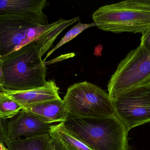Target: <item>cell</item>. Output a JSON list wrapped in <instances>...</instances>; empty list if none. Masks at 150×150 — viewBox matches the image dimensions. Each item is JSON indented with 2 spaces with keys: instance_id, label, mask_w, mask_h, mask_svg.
Returning a JSON list of instances; mask_svg holds the SVG:
<instances>
[{
  "instance_id": "5b68a950",
  "label": "cell",
  "mask_w": 150,
  "mask_h": 150,
  "mask_svg": "<svg viewBox=\"0 0 150 150\" xmlns=\"http://www.w3.org/2000/svg\"><path fill=\"white\" fill-rule=\"evenodd\" d=\"M150 82V51L140 45L118 64L108 85L111 99L126 91Z\"/></svg>"
},
{
  "instance_id": "9a60e30c",
  "label": "cell",
  "mask_w": 150,
  "mask_h": 150,
  "mask_svg": "<svg viewBox=\"0 0 150 150\" xmlns=\"http://www.w3.org/2000/svg\"><path fill=\"white\" fill-rule=\"evenodd\" d=\"M96 26V23L94 22L91 23H79L74 26V27H72L68 32L67 33L65 36L63 37L61 40L59 42L58 44L54 47V48L51 49L47 53L46 57L44 59V61L45 62V60L48 58L53 53H54L56 50L58 49L59 48L62 46L63 45H65L66 43H68L69 41H71L72 40L74 39V38L79 35V34L83 31L85 30L90 27L93 26Z\"/></svg>"
},
{
  "instance_id": "4fadbf2b",
  "label": "cell",
  "mask_w": 150,
  "mask_h": 150,
  "mask_svg": "<svg viewBox=\"0 0 150 150\" xmlns=\"http://www.w3.org/2000/svg\"><path fill=\"white\" fill-rule=\"evenodd\" d=\"M50 135L62 142L68 150H91L67 132L60 124L53 125Z\"/></svg>"
},
{
  "instance_id": "e0dca14e",
  "label": "cell",
  "mask_w": 150,
  "mask_h": 150,
  "mask_svg": "<svg viewBox=\"0 0 150 150\" xmlns=\"http://www.w3.org/2000/svg\"><path fill=\"white\" fill-rule=\"evenodd\" d=\"M45 150H68L62 142L57 138L50 136V137L47 143Z\"/></svg>"
},
{
  "instance_id": "277c9868",
  "label": "cell",
  "mask_w": 150,
  "mask_h": 150,
  "mask_svg": "<svg viewBox=\"0 0 150 150\" xmlns=\"http://www.w3.org/2000/svg\"><path fill=\"white\" fill-rule=\"evenodd\" d=\"M69 114L84 117H108L115 115L109 94L96 85L84 81L68 88L63 100Z\"/></svg>"
},
{
  "instance_id": "ffe728a7",
  "label": "cell",
  "mask_w": 150,
  "mask_h": 150,
  "mask_svg": "<svg viewBox=\"0 0 150 150\" xmlns=\"http://www.w3.org/2000/svg\"><path fill=\"white\" fill-rule=\"evenodd\" d=\"M3 61L2 59L0 58V87L3 88L4 85V77L3 70Z\"/></svg>"
},
{
  "instance_id": "30bf717a",
  "label": "cell",
  "mask_w": 150,
  "mask_h": 150,
  "mask_svg": "<svg viewBox=\"0 0 150 150\" xmlns=\"http://www.w3.org/2000/svg\"><path fill=\"white\" fill-rule=\"evenodd\" d=\"M0 90L5 96L18 104L22 110L45 101L60 98L59 88L52 80L47 81L46 84L42 87L29 90L14 91L1 87Z\"/></svg>"
},
{
  "instance_id": "7a4b0ae2",
  "label": "cell",
  "mask_w": 150,
  "mask_h": 150,
  "mask_svg": "<svg viewBox=\"0 0 150 150\" xmlns=\"http://www.w3.org/2000/svg\"><path fill=\"white\" fill-rule=\"evenodd\" d=\"M67 132L91 150H129L125 125L115 115L84 117L69 114L60 123Z\"/></svg>"
},
{
  "instance_id": "44dd1931",
  "label": "cell",
  "mask_w": 150,
  "mask_h": 150,
  "mask_svg": "<svg viewBox=\"0 0 150 150\" xmlns=\"http://www.w3.org/2000/svg\"><path fill=\"white\" fill-rule=\"evenodd\" d=\"M5 149H6V147L4 146L3 143L0 142V150H4Z\"/></svg>"
},
{
  "instance_id": "52a82bcc",
  "label": "cell",
  "mask_w": 150,
  "mask_h": 150,
  "mask_svg": "<svg viewBox=\"0 0 150 150\" xmlns=\"http://www.w3.org/2000/svg\"><path fill=\"white\" fill-rule=\"evenodd\" d=\"M112 100L115 115L129 131L150 122V82L129 89Z\"/></svg>"
},
{
  "instance_id": "3957f363",
  "label": "cell",
  "mask_w": 150,
  "mask_h": 150,
  "mask_svg": "<svg viewBox=\"0 0 150 150\" xmlns=\"http://www.w3.org/2000/svg\"><path fill=\"white\" fill-rule=\"evenodd\" d=\"M47 52L41 44L33 42L1 58L4 81L3 88L23 91L45 85L47 68L42 57Z\"/></svg>"
},
{
  "instance_id": "7c38bea8",
  "label": "cell",
  "mask_w": 150,
  "mask_h": 150,
  "mask_svg": "<svg viewBox=\"0 0 150 150\" xmlns=\"http://www.w3.org/2000/svg\"><path fill=\"white\" fill-rule=\"evenodd\" d=\"M50 134L30 138L10 139L6 143L9 150H45Z\"/></svg>"
},
{
  "instance_id": "6da1fadb",
  "label": "cell",
  "mask_w": 150,
  "mask_h": 150,
  "mask_svg": "<svg viewBox=\"0 0 150 150\" xmlns=\"http://www.w3.org/2000/svg\"><path fill=\"white\" fill-rule=\"evenodd\" d=\"M79 20V17L69 20L61 18L40 26L24 18L0 15V58L33 42L41 44L48 51L65 29Z\"/></svg>"
},
{
  "instance_id": "7402d4cb",
  "label": "cell",
  "mask_w": 150,
  "mask_h": 150,
  "mask_svg": "<svg viewBox=\"0 0 150 150\" xmlns=\"http://www.w3.org/2000/svg\"><path fill=\"white\" fill-rule=\"evenodd\" d=\"M9 150L8 149H7V148H6V149H5V150Z\"/></svg>"
},
{
  "instance_id": "ac0fdd59",
  "label": "cell",
  "mask_w": 150,
  "mask_h": 150,
  "mask_svg": "<svg viewBox=\"0 0 150 150\" xmlns=\"http://www.w3.org/2000/svg\"><path fill=\"white\" fill-rule=\"evenodd\" d=\"M8 126L7 119H0V142L6 143L9 140Z\"/></svg>"
},
{
  "instance_id": "5bb4252c",
  "label": "cell",
  "mask_w": 150,
  "mask_h": 150,
  "mask_svg": "<svg viewBox=\"0 0 150 150\" xmlns=\"http://www.w3.org/2000/svg\"><path fill=\"white\" fill-rule=\"evenodd\" d=\"M22 110L18 104L5 96L0 90V119H10Z\"/></svg>"
},
{
  "instance_id": "8fae6325",
  "label": "cell",
  "mask_w": 150,
  "mask_h": 150,
  "mask_svg": "<svg viewBox=\"0 0 150 150\" xmlns=\"http://www.w3.org/2000/svg\"><path fill=\"white\" fill-rule=\"evenodd\" d=\"M23 110L33 114L44 121L51 124L65 121L69 114L61 98L39 103Z\"/></svg>"
},
{
  "instance_id": "8992f818",
  "label": "cell",
  "mask_w": 150,
  "mask_h": 150,
  "mask_svg": "<svg viewBox=\"0 0 150 150\" xmlns=\"http://www.w3.org/2000/svg\"><path fill=\"white\" fill-rule=\"evenodd\" d=\"M92 18L99 29L115 33H142L150 26V11L130 8L122 1L100 7Z\"/></svg>"
},
{
  "instance_id": "9c48e42d",
  "label": "cell",
  "mask_w": 150,
  "mask_h": 150,
  "mask_svg": "<svg viewBox=\"0 0 150 150\" xmlns=\"http://www.w3.org/2000/svg\"><path fill=\"white\" fill-rule=\"evenodd\" d=\"M49 6L46 0H0V15L24 18L40 26L49 25L43 10Z\"/></svg>"
},
{
  "instance_id": "d6986e66",
  "label": "cell",
  "mask_w": 150,
  "mask_h": 150,
  "mask_svg": "<svg viewBox=\"0 0 150 150\" xmlns=\"http://www.w3.org/2000/svg\"><path fill=\"white\" fill-rule=\"evenodd\" d=\"M140 45L150 51V26L142 32Z\"/></svg>"
},
{
  "instance_id": "2e32d148",
  "label": "cell",
  "mask_w": 150,
  "mask_h": 150,
  "mask_svg": "<svg viewBox=\"0 0 150 150\" xmlns=\"http://www.w3.org/2000/svg\"><path fill=\"white\" fill-rule=\"evenodd\" d=\"M122 1L130 8L150 11V0H128Z\"/></svg>"
},
{
  "instance_id": "ba28073f",
  "label": "cell",
  "mask_w": 150,
  "mask_h": 150,
  "mask_svg": "<svg viewBox=\"0 0 150 150\" xmlns=\"http://www.w3.org/2000/svg\"><path fill=\"white\" fill-rule=\"evenodd\" d=\"M9 119L8 126L9 140L50 134L53 126L23 110Z\"/></svg>"
}]
</instances>
